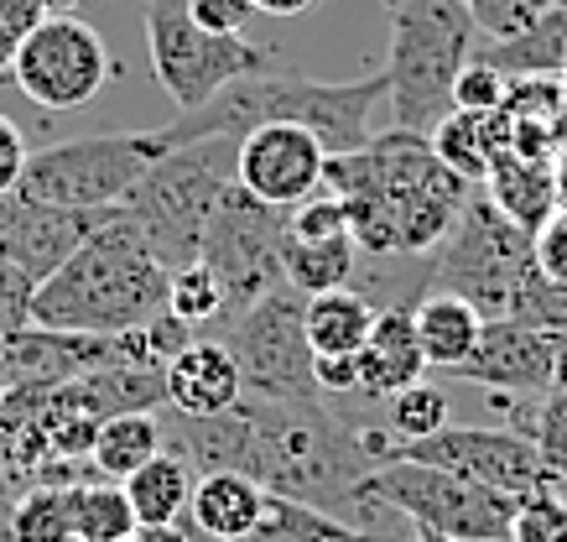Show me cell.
Segmentation results:
<instances>
[{
    "label": "cell",
    "mask_w": 567,
    "mask_h": 542,
    "mask_svg": "<svg viewBox=\"0 0 567 542\" xmlns=\"http://www.w3.org/2000/svg\"><path fill=\"white\" fill-rule=\"evenodd\" d=\"M323 188L344 198L349 235L370 256H432L474 193L437 162L427 136L395 125L360 152L328 157Z\"/></svg>",
    "instance_id": "obj_1"
},
{
    "label": "cell",
    "mask_w": 567,
    "mask_h": 542,
    "mask_svg": "<svg viewBox=\"0 0 567 542\" xmlns=\"http://www.w3.org/2000/svg\"><path fill=\"white\" fill-rule=\"evenodd\" d=\"M167 282L173 272L146 250V241L125 225L121 209H110L69 262L37 282L32 324L121 339V334H136L167 314Z\"/></svg>",
    "instance_id": "obj_2"
},
{
    "label": "cell",
    "mask_w": 567,
    "mask_h": 542,
    "mask_svg": "<svg viewBox=\"0 0 567 542\" xmlns=\"http://www.w3.org/2000/svg\"><path fill=\"white\" fill-rule=\"evenodd\" d=\"M480 53V27L464 0H391L385 100L395 131L427 136L453 110V79Z\"/></svg>",
    "instance_id": "obj_3"
},
{
    "label": "cell",
    "mask_w": 567,
    "mask_h": 542,
    "mask_svg": "<svg viewBox=\"0 0 567 542\" xmlns=\"http://www.w3.org/2000/svg\"><path fill=\"white\" fill-rule=\"evenodd\" d=\"M235 146L240 136H208L177 146L115 204L121 219L146 241V250L167 272L198 262L208 219L219 209L224 188L235 183Z\"/></svg>",
    "instance_id": "obj_4"
},
{
    "label": "cell",
    "mask_w": 567,
    "mask_h": 542,
    "mask_svg": "<svg viewBox=\"0 0 567 542\" xmlns=\"http://www.w3.org/2000/svg\"><path fill=\"white\" fill-rule=\"evenodd\" d=\"M354 507L360 511H395L416 522V532H432L443 542H499L511 532L516 517V495L489 485H474L464 474H447L437 464H412V459H391L375 464L354 485Z\"/></svg>",
    "instance_id": "obj_5"
},
{
    "label": "cell",
    "mask_w": 567,
    "mask_h": 542,
    "mask_svg": "<svg viewBox=\"0 0 567 542\" xmlns=\"http://www.w3.org/2000/svg\"><path fill=\"white\" fill-rule=\"evenodd\" d=\"M526 266H532V229L505 219L489 204V193H468L443 245L427 256L422 293H453L484 318H505Z\"/></svg>",
    "instance_id": "obj_6"
},
{
    "label": "cell",
    "mask_w": 567,
    "mask_h": 542,
    "mask_svg": "<svg viewBox=\"0 0 567 542\" xmlns=\"http://www.w3.org/2000/svg\"><path fill=\"white\" fill-rule=\"evenodd\" d=\"M167 157L156 131H104V136L58 141L27 157L11 193L48 209H115L156 162Z\"/></svg>",
    "instance_id": "obj_7"
},
{
    "label": "cell",
    "mask_w": 567,
    "mask_h": 542,
    "mask_svg": "<svg viewBox=\"0 0 567 542\" xmlns=\"http://www.w3.org/2000/svg\"><path fill=\"white\" fill-rule=\"evenodd\" d=\"M302 308L308 293L297 287H271L266 298H256L240 314H224L208 339H224V350L235 355L240 381L250 386V397H271V402H323V391L312 381V345L302 329Z\"/></svg>",
    "instance_id": "obj_8"
},
{
    "label": "cell",
    "mask_w": 567,
    "mask_h": 542,
    "mask_svg": "<svg viewBox=\"0 0 567 542\" xmlns=\"http://www.w3.org/2000/svg\"><path fill=\"white\" fill-rule=\"evenodd\" d=\"M146 53L156 84L173 94L177 110H198L235 79H256L271 69V53L256 42L204 32L188 0H146Z\"/></svg>",
    "instance_id": "obj_9"
},
{
    "label": "cell",
    "mask_w": 567,
    "mask_h": 542,
    "mask_svg": "<svg viewBox=\"0 0 567 542\" xmlns=\"http://www.w3.org/2000/svg\"><path fill=\"white\" fill-rule=\"evenodd\" d=\"M360 443L370 464H391V459H412V464H437L447 474H464L474 485L505 490V495H532V490L557 485L547 464L536 459V443L516 428H437L427 438H391V433H364ZM563 490V485H557Z\"/></svg>",
    "instance_id": "obj_10"
},
{
    "label": "cell",
    "mask_w": 567,
    "mask_h": 542,
    "mask_svg": "<svg viewBox=\"0 0 567 542\" xmlns=\"http://www.w3.org/2000/svg\"><path fill=\"white\" fill-rule=\"evenodd\" d=\"M287 219L292 209H271L260 204L240 183H229L219 198V209L204 229L198 262L214 272L224 293V314H240L256 298H266L271 287H281V245H287Z\"/></svg>",
    "instance_id": "obj_11"
},
{
    "label": "cell",
    "mask_w": 567,
    "mask_h": 542,
    "mask_svg": "<svg viewBox=\"0 0 567 542\" xmlns=\"http://www.w3.org/2000/svg\"><path fill=\"white\" fill-rule=\"evenodd\" d=\"M110 48L79 17H48L32 37H21L11 79L42 110H84L110 84Z\"/></svg>",
    "instance_id": "obj_12"
},
{
    "label": "cell",
    "mask_w": 567,
    "mask_h": 542,
    "mask_svg": "<svg viewBox=\"0 0 567 542\" xmlns=\"http://www.w3.org/2000/svg\"><path fill=\"white\" fill-rule=\"evenodd\" d=\"M323 167H328L323 141L287 121L250 125L240 146H235V183L250 198L271 204V209H297L302 198H312L323 188Z\"/></svg>",
    "instance_id": "obj_13"
},
{
    "label": "cell",
    "mask_w": 567,
    "mask_h": 542,
    "mask_svg": "<svg viewBox=\"0 0 567 542\" xmlns=\"http://www.w3.org/2000/svg\"><path fill=\"white\" fill-rule=\"evenodd\" d=\"M125 360V339H104V334H63V329H37L27 324L21 334L0 339V386H69L100 366Z\"/></svg>",
    "instance_id": "obj_14"
},
{
    "label": "cell",
    "mask_w": 567,
    "mask_h": 542,
    "mask_svg": "<svg viewBox=\"0 0 567 542\" xmlns=\"http://www.w3.org/2000/svg\"><path fill=\"white\" fill-rule=\"evenodd\" d=\"M551 355H557V334L526 329L516 318H484L474 350L453 376L480 386H495L505 397H547L551 391Z\"/></svg>",
    "instance_id": "obj_15"
},
{
    "label": "cell",
    "mask_w": 567,
    "mask_h": 542,
    "mask_svg": "<svg viewBox=\"0 0 567 542\" xmlns=\"http://www.w3.org/2000/svg\"><path fill=\"white\" fill-rule=\"evenodd\" d=\"M104 214L110 209H48L21 193H6L0 198V262L21 266L32 282L52 277Z\"/></svg>",
    "instance_id": "obj_16"
},
{
    "label": "cell",
    "mask_w": 567,
    "mask_h": 542,
    "mask_svg": "<svg viewBox=\"0 0 567 542\" xmlns=\"http://www.w3.org/2000/svg\"><path fill=\"white\" fill-rule=\"evenodd\" d=\"M162 386L177 418H219L245 397L240 366L224 350V339H193L188 350H177L162 366Z\"/></svg>",
    "instance_id": "obj_17"
},
{
    "label": "cell",
    "mask_w": 567,
    "mask_h": 542,
    "mask_svg": "<svg viewBox=\"0 0 567 542\" xmlns=\"http://www.w3.org/2000/svg\"><path fill=\"white\" fill-rule=\"evenodd\" d=\"M360 397H395L427 376L422 345H416V324H412V303H391L375 314V329L360 345Z\"/></svg>",
    "instance_id": "obj_18"
},
{
    "label": "cell",
    "mask_w": 567,
    "mask_h": 542,
    "mask_svg": "<svg viewBox=\"0 0 567 542\" xmlns=\"http://www.w3.org/2000/svg\"><path fill=\"white\" fill-rule=\"evenodd\" d=\"M266 495H271V490L240 470H204V480H193V501H188L193 532L208 542L250 538V526H256L260 511H266Z\"/></svg>",
    "instance_id": "obj_19"
},
{
    "label": "cell",
    "mask_w": 567,
    "mask_h": 542,
    "mask_svg": "<svg viewBox=\"0 0 567 542\" xmlns=\"http://www.w3.org/2000/svg\"><path fill=\"white\" fill-rule=\"evenodd\" d=\"M427 141L447 173H458L474 188V183H484L489 162L499 152H511V115L505 110H447L427 131Z\"/></svg>",
    "instance_id": "obj_20"
},
{
    "label": "cell",
    "mask_w": 567,
    "mask_h": 542,
    "mask_svg": "<svg viewBox=\"0 0 567 542\" xmlns=\"http://www.w3.org/2000/svg\"><path fill=\"white\" fill-rule=\"evenodd\" d=\"M489 69H499L505 79H563V58H567V0L542 6L516 37H499V42H480V53Z\"/></svg>",
    "instance_id": "obj_21"
},
{
    "label": "cell",
    "mask_w": 567,
    "mask_h": 542,
    "mask_svg": "<svg viewBox=\"0 0 567 542\" xmlns=\"http://www.w3.org/2000/svg\"><path fill=\"white\" fill-rule=\"evenodd\" d=\"M484 193L505 219H516L520 229H542L557 209V193H551V162L542 157H520V152H499L484 173Z\"/></svg>",
    "instance_id": "obj_22"
},
{
    "label": "cell",
    "mask_w": 567,
    "mask_h": 542,
    "mask_svg": "<svg viewBox=\"0 0 567 542\" xmlns=\"http://www.w3.org/2000/svg\"><path fill=\"white\" fill-rule=\"evenodd\" d=\"M121 485L141 526L183 522L193 501V459L183 449H173V443H162V454L146 459L136 474H125Z\"/></svg>",
    "instance_id": "obj_23"
},
{
    "label": "cell",
    "mask_w": 567,
    "mask_h": 542,
    "mask_svg": "<svg viewBox=\"0 0 567 542\" xmlns=\"http://www.w3.org/2000/svg\"><path fill=\"white\" fill-rule=\"evenodd\" d=\"M412 324H416V345H422V360L427 370H458L464 355L474 350V339L484 329V314L468 308L464 298L453 293H427V298L412 303Z\"/></svg>",
    "instance_id": "obj_24"
},
{
    "label": "cell",
    "mask_w": 567,
    "mask_h": 542,
    "mask_svg": "<svg viewBox=\"0 0 567 542\" xmlns=\"http://www.w3.org/2000/svg\"><path fill=\"white\" fill-rule=\"evenodd\" d=\"M302 329H308L312 355H360V345L375 329V303L354 287L312 293L302 308Z\"/></svg>",
    "instance_id": "obj_25"
},
{
    "label": "cell",
    "mask_w": 567,
    "mask_h": 542,
    "mask_svg": "<svg viewBox=\"0 0 567 542\" xmlns=\"http://www.w3.org/2000/svg\"><path fill=\"white\" fill-rule=\"evenodd\" d=\"M240 542H395V538H375L364 526H349L344 517H333L323 507H308L297 495H266L260 522L250 526V538Z\"/></svg>",
    "instance_id": "obj_26"
},
{
    "label": "cell",
    "mask_w": 567,
    "mask_h": 542,
    "mask_svg": "<svg viewBox=\"0 0 567 542\" xmlns=\"http://www.w3.org/2000/svg\"><path fill=\"white\" fill-rule=\"evenodd\" d=\"M162 422L152 412H115V418H100L94 428V443H89V464L104 474V480H125L136 474L146 459L162 454Z\"/></svg>",
    "instance_id": "obj_27"
},
{
    "label": "cell",
    "mask_w": 567,
    "mask_h": 542,
    "mask_svg": "<svg viewBox=\"0 0 567 542\" xmlns=\"http://www.w3.org/2000/svg\"><path fill=\"white\" fill-rule=\"evenodd\" d=\"M495 407L516 418V433L532 438L547 474L557 485H567V386H551L547 397H505L499 391Z\"/></svg>",
    "instance_id": "obj_28"
},
{
    "label": "cell",
    "mask_w": 567,
    "mask_h": 542,
    "mask_svg": "<svg viewBox=\"0 0 567 542\" xmlns=\"http://www.w3.org/2000/svg\"><path fill=\"white\" fill-rule=\"evenodd\" d=\"M354 235H339V241H297L287 229V245H281V277L297 293H333V287H349L354 277Z\"/></svg>",
    "instance_id": "obj_29"
},
{
    "label": "cell",
    "mask_w": 567,
    "mask_h": 542,
    "mask_svg": "<svg viewBox=\"0 0 567 542\" xmlns=\"http://www.w3.org/2000/svg\"><path fill=\"white\" fill-rule=\"evenodd\" d=\"M69 501V538L73 542H125L136 538V511L125 501V485H73Z\"/></svg>",
    "instance_id": "obj_30"
},
{
    "label": "cell",
    "mask_w": 567,
    "mask_h": 542,
    "mask_svg": "<svg viewBox=\"0 0 567 542\" xmlns=\"http://www.w3.org/2000/svg\"><path fill=\"white\" fill-rule=\"evenodd\" d=\"M167 314L193 324V329H214L224 318V293L204 262H188L173 272V282H167Z\"/></svg>",
    "instance_id": "obj_31"
},
{
    "label": "cell",
    "mask_w": 567,
    "mask_h": 542,
    "mask_svg": "<svg viewBox=\"0 0 567 542\" xmlns=\"http://www.w3.org/2000/svg\"><path fill=\"white\" fill-rule=\"evenodd\" d=\"M511 542H563L567 538V501L563 490H532V495H516V517H511Z\"/></svg>",
    "instance_id": "obj_32"
},
{
    "label": "cell",
    "mask_w": 567,
    "mask_h": 542,
    "mask_svg": "<svg viewBox=\"0 0 567 542\" xmlns=\"http://www.w3.org/2000/svg\"><path fill=\"white\" fill-rule=\"evenodd\" d=\"M447 428V391L416 381L391 397V438H427Z\"/></svg>",
    "instance_id": "obj_33"
},
{
    "label": "cell",
    "mask_w": 567,
    "mask_h": 542,
    "mask_svg": "<svg viewBox=\"0 0 567 542\" xmlns=\"http://www.w3.org/2000/svg\"><path fill=\"white\" fill-rule=\"evenodd\" d=\"M11 538L17 542H73L63 490H32V495L11 511Z\"/></svg>",
    "instance_id": "obj_34"
},
{
    "label": "cell",
    "mask_w": 567,
    "mask_h": 542,
    "mask_svg": "<svg viewBox=\"0 0 567 542\" xmlns=\"http://www.w3.org/2000/svg\"><path fill=\"white\" fill-rule=\"evenodd\" d=\"M287 229H292L297 241H339V235H349L344 198H333V193H312V198H302V204L292 209Z\"/></svg>",
    "instance_id": "obj_35"
},
{
    "label": "cell",
    "mask_w": 567,
    "mask_h": 542,
    "mask_svg": "<svg viewBox=\"0 0 567 542\" xmlns=\"http://www.w3.org/2000/svg\"><path fill=\"white\" fill-rule=\"evenodd\" d=\"M567 79H511L505 84V115L511 121H551L557 105H563Z\"/></svg>",
    "instance_id": "obj_36"
},
{
    "label": "cell",
    "mask_w": 567,
    "mask_h": 542,
    "mask_svg": "<svg viewBox=\"0 0 567 542\" xmlns=\"http://www.w3.org/2000/svg\"><path fill=\"white\" fill-rule=\"evenodd\" d=\"M505 73L489 69L484 58H468L458 79H453V110H499L505 105Z\"/></svg>",
    "instance_id": "obj_37"
},
{
    "label": "cell",
    "mask_w": 567,
    "mask_h": 542,
    "mask_svg": "<svg viewBox=\"0 0 567 542\" xmlns=\"http://www.w3.org/2000/svg\"><path fill=\"white\" fill-rule=\"evenodd\" d=\"M32 293H37V282L27 277L21 266L0 262V339H6V334H21L32 324Z\"/></svg>",
    "instance_id": "obj_38"
},
{
    "label": "cell",
    "mask_w": 567,
    "mask_h": 542,
    "mask_svg": "<svg viewBox=\"0 0 567 542\" xmlns=\"http://www.w3.org/2000/svg\"><path fill=\"white\" fill-rule=\"evenodd\" d=\"M464 6H468V17H474V27H480V37H489V42L516 37L536 17L532 0H464Z\"/></svg>",
    "instance_id": "obj_39"
},
{
    "label": "cell",
    "mask_w": 567,
    "mask_h": 542,
    "mask_svg": "<svg viewBox=\"0 0 567 542\" xmlns=\"http://www.w3.org/2000/svg\"><path fill=\"white\" fill-rule=\"evenodd\" d=\"M532 266L547 282L567 287V209H551V219L532 235Z\"/></svg>",
    "instance_id": "obj_40"
},
{
    "label": "cell",
    "mask_w": 567,
    "mask_h": 542,
    "mask_svg": "<svg viewBox=\"0 0 567 542\" xmlns=\"http://www.w3.org/2000/svg\"><path fill=\"white\" fill-rule=\"evenodd\" d=\"M193 21L214 37H245V21H250V0H188Z\"/></svg>",
    "instance_id": "obj_41"
},
{
    "label": "cell",
    "mask_w": 567,
    "mask_h": 542,
    "mask_svg": "<svg viewBox=\"0 0 567 542\" xmlns=\"http://www.w3.org/2000/svg\"><path fill=\"white\" fill-rule=\"evenodd\" d=\"M312 381L323 397H360V360L354 355H312Z\"/></svg>",
    "instance_id": "obj_42"
},
{
    "label": "cell",
    "mask_w": 567,
    "mask_h": 542,
    "mask_svg": "<svg viewBox=\"0 0 567 542\" xmlns=\"http://www.w3.org/2000/svg\"><path fill=\"white\" fill-rule=\"evenodd\" d=\"M27 141H21V125L11 115H0V198L21 183V167H27Z\"/></svg>",
    "instance_id": "obj_43"
},
{
    "label": "cell",
    "mask_w": 567,
    "mask_h": 542,
    "mask_svg": "<svg viewBox=\"0 0 567 542\" xmlns=\"http://www.w3.org/2000/svg\"><path fill=\"white\" fill-rule=\"evenodd\" d=\"M42 21H48V6H42V0H0V27L17 37V42L32 37Z\"/></svg>",
    "instance_id": "obj_44"
},
{
    "label": "cell",
    "mask_w": 567,
    "mask_h": 542,
    "mask_svg": "<svg viewBox=\"0 0 567 542\" xmlns=\"http://www.w3.org/2000/svg\"><path fill=\"white\" fill-rule=\"evenodd\" d=\"M136 542H198V532H188L183 522H167V526H136Z\"/></svg>",
    "instance_id": "obj_45"
},
{
    "label": "cell",
    "mask_w": 567,
    "mask_h": 542,
    "mask_svg": "<svg viewBox=\"0 0 567 542\" xmlns=\"http://www.w3.org/2000/svg\"><path fill=\"white\" fill-rule=\"evenodd\" d=\"M256 11H266V17H302V11H312L318 0H250Z\"/></svg>",
    "instance_id": "obj_46"
},
{
    "label": "cell",
    "mask_w": 567,
    "mask_h": 542,
    "mask_svg": "<svg viewBox=\"0 0 567 542\" xmlns=\"http://www.w3.org/2000/svg\"><path fill=\"white\" fill-rule=\"evenodd\" d=\"M551 193H557V209H567V146L551 152Z\"/></svg>",
    "instance_id": "obj_47"
},
{
    "label": "cell",
    "mask_w": 567,
    "mask_h": 542,
    "mask_svg": "<svg viewBox=\"0 0 567 542\" xmlns=\"http://www.w3.org/2000/svg\"><path fill=\"white\" fill-rule=\"evenodd\" d=\"M17 48H21V42H17V37H11V32H6V27H0V79H11V63H17Z\"/></svg>",
    "instance_id": "obj_48"
},
{
    "label": "cell",
    "mask_w": 567,
    "mask_h": 542,
    "mask_svg": "<svg viewBox=\"0 0 567 542\" xmlns=\"http://www.w3.org/2000/svg\"><path fill=\"white\" fill-rule=\"evenodd\" d=\"M551 386H567V334H557V355H551Z\"/></svg>",
    "instance_id": "obj_49"
},
{
    "label": "cell",
    "mask_w": 567,
    "mask_h": 542,
    "mask_svg": "<svg viewBox=\"0 0 567 542\" xmlns=\"http://www.w3.org/2000/svg\"><path fill=\"white\" fill-rule=\"evenodd\" d=\"M551 131H557V146H567V89H563V105L551 115Z\"/></svg>",
    "instance_id": "obj_50"
},
{
    "label": "cell",
    "mask_w": 567,
    "mask_h": 542,
    "mask_svg": "<svg viewBox=\"0 0 567 542\" xmlns=\"http://www.w3.org/2000/svg\"><path fill=\"white\" fill-rule=\"evenodd\" d=\"M42 6H48V17H73L84 0H42Z\"/></svg>",
    "instance_id": "obj_51"
},
{
    "label": "cell",
    "mask_w": 567,
    "mask_h": 542,
    "mask_svg": "<svg viewBox=\"0 0 567 542\" xmlns=\"http://www.w3.org/2000/svg\"><path fill=\"white\" fill-rule=\"evenodd\" d=\"M416 542H443V538H432V532H416Z\"/></svg>",
    "instance_id": "obj_52"
},
{
    "label": "cell",
    "mask_w": 567,
    "mask_h": 542,
    "mask_svg": "<svg viewBox=\"0 0 567 542\" xmlns=\"http://www.w3.org/2000/svg\"><path fill=\"white\" fill-rule=\"evenodd\" d=\"M532 6H536V11H542V6H551V0H532Z\"/></svg>",
    "instance_id": "obj_53"
},
{
    "label": "cell",
    "mask_w": 567,
    "mask_h": 542,
    "mask_svg": "<svg viewBox=\"0 0 567 542\" xmlns=\"http://www.w3.org/2000/svg\"><path fill=\"white\" fill-rule=\"evenodd\" d=\"M563 79H567V58H563Z\"/></svg>",
    "instance_id": "obj_54"
},
{
    "label": "cell",
    "mask_w": 567,
    "mask_h": 542,
    "mask_svg": "<svg viewBox=\"0 0 567 542\" xmlns=\"http://www.w3.org/2000/svg\"><path fill=\"white\" fill-rule=\"evenodd\" d=\"M125 542H136V538H125Z\"/></svg>",
    "instance_id": "obj_55"
},
{
    "label": "cell",
    "mask_w": 567,
    "mask_h": 542,
    "mask_svg": "<svg viewBox=\"0 0 567 542\" xmlns=\"http://www.w3.org/2000/svg\"><path fill=\"white\" fill-rule=\"evenodd\" d=\"M563 542H567V538H563Z\"/></svg>",
    "instance_id": "obj_56"
}]
</instances>
